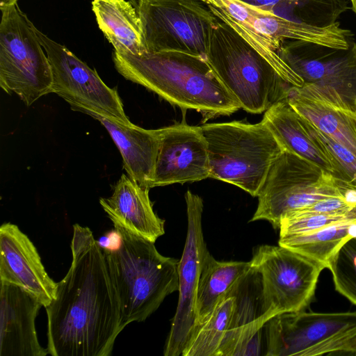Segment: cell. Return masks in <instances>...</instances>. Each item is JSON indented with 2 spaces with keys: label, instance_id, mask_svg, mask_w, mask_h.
Instances as JSON below:
<instances>
[{
  "label": "cell",
  "instance_id": "obj_7",
  "mask_svg": "<svg viewBox=\"0 0 356 356\" xmlns=\"http://www.w3.org/2000/svg\"><path fill=\"white\" fill-rule=\"evenodd\" d=\"M0 9V86L29 106L51 92V67L38 29L17 3Z\"/></svg>",
  "mask_w": 356,
  "mask_h": 356
},
{
  "label": "cell",
  "instance_id": "obj_6",
  "mask_svg": "<svg viewBox=\"0 0 356 356\" xmlns=\"http://www.w3.org/2000/svg\"><path fill=\"white\" fill-rule=\"evenodd\" d=\"M264 327L266 356H356V312H287Z\"/></svg>",
  "mask_w": 356,
  "mask_h": 356
},
{
  "label": "cell",
  "instance_id": "obj_33",
  "mask_svg": "<svg viewBox=\"0 0 356 356\" xmlns=\"http://www.w3.org/2000/svg\"><path fill=\"white\" fill-rule=\"evenodd\" d=\"M352 4V10L356 14V0H350Z\"/></svg>",
  "mask_w": 356,
  "mask_h": 356
},
{
  "label": "cell",
  "instance_id": "obj_14",
  "mask_svg": "<svg viewBox=\"0 0 356 356\" xmlns=\"http://www.w3.org/2000/svg\"><path fill=\"white\" fill-rule=\"evenodd\" d=\"M0 279L24 289L44 307L56 296L57 283L45 270L35 246L10 222L0 227Z\"/></svg>",
  "mask_w": 356,
  "mask_h": 356
},
{
  "label": "cell",
  "instance_id": "obj_16",
  "mask_svg": "<svg viewBox=\"0 0 356 356\" xmlns=\"http://www.w3.org/2000/svg\"><path fill=\"white\" fill-rule=\"evenodd\" d=\"M42 304L24 289L1 282L0 356H46L35 321Z\"/></svg>",
  "mask_w": 356,
  "mask_h": 356
},
{
  "label": "cell",
  "instance_id": "obj_2",
  "mask_svg": "<svg viewBox=\"0 0 356 356\" xmlns=\"http://www.w3.org/2000/svg\"><path fill=\"white\" fill-rule=\"evenodd\" d=\"M118 72L181 108L211 117L241 108L205 58L175 51L113 53Z\"/></svg>",
  "mask_w": 356,
  "mask_h": 356
},
{
  "label": "cell",
  "instance_id": "obj_30",
  "mask_svg": "<svg viewBox=\"0 0 356 356\" xmlns=\"http://www.w3.org/2000/svg\"><path fill=\"white\" fill-rule=\"evenodd\" d=\"M304 119L309 131L320 140L332 154L340 165L350 181L356 185V156L332 138L315 127L307 120Z\"/></svg>",
  "mask_w": 356,
  "mask_h": 356
},
{
  "label": "cell",
  "instance_id": "obj_23",
  "mask_svg": "<svg viewBox=\"0 0 356 356\" xmlns=\"http://www.w3.org/2000/svg\"><path fill=\"white\" fill-rule=\"evenodd\" d=\"M286 99L315 127L356 156V110L298 94L290 86Z\"/></svg>",
  "mask_w": 356,
  "mask_h": 356
},
{
  "label": "cell",
  "instance_id": "obj_13",
  "mask_svg": "<svg viewBox=\"0 0 356 356\" xmlns=\"http://www.w3.org/2000/svg\"><path fill=\"white\" fill-rule=\"evenodd\" d=\"M159 130L153 187L209 177L208 148L201 127L178 124Z\"/></svg>",
  "mask_w": 356,
  "mask_h": 356
},
{
  "label": "cell",
  "instance_id": "obj_32",
  "mask_svg": "<svg viewBox=\"0 0 356 356\" xmlns=\"http://www.w3.org/2000/svg\"><path fill=\"white\" fill-rule=\"evenodd\" d=\"M17 3V0H0V8L6 7Z\"/></svg>",
  "mask_w": 356,
  "mask_h": 356
},
{
  "label": "cell",
  "instance_id": "obj_27",
  "mask_svg": "<svg viewBox=\"0 0 356 356\" xmlns=\"http://www.w3.org/2000/svg\"><path fill=\"white\" fill-rule=\"evenodd\" d=\"M234 301V296L228 294L209 318L195 328L181 356H218L229 323Z\"/></svg>",
  "mask_w": 356,
  "mask_h": 356
},
{
  "label": "cell",
  "instance_id": "obj_11",
  "mask_svg": "<svg viewBox=\"0 0 356 356\" xmlns=\"http://www.w3.org/2000/svg\"><path fill=\"white\" fill-rule=\"evenodd\" d=\"M38 34L52 70L51 92L63 98L73 110H88L131 123L117 90L107 86L95 70L38 29Z\"/></svg>",
  "mask_w": 356,
  "mask_h": 356
},
{
  "label": "cell",
  "instance_id": "obj_20",
  "mask_svg": "<svg viewBox=\"0 0 356 356\" xmlns=\"http://www.w3.org/2000/svg\"><path fill=\"white\" fill-rule=\"evenodd\" d=\"M149 190L122 174L112 195L99 203L113 225L155 243L165 234V220L154 211Z\"/></svg>",
  "mask_w": 356,
  "mask_h": 356
},
{
  "label": "cell",
  "instance_id": "obj_17",
  "mask_svg": "<svg viewBox=\"0 0 356 356\" xmlns=\"http://www.w3.org/2000/svg\"><path fill=\"white\" fill-rule=\"evenodd\" d=\"M261 121L284 150L351 183L340 165L309 131L305 119L291 107L286 98L277 102L266 111Z\"/></svg>",
  "mask_w": 356,
  "mask_h": 356
},
{
  "label": "cell",
  "instance_id": "obj_8",
  "mask_svg": "<svg viewBox=\"0 0 356 356\" xmlns=\"http://www.w3.org/2000/svg\"><path fill=\"white\" fill-rule=\"evenodd\" d=\"M353 185L284 150L259 192L258 205L250 222L266 220L279 229L285 214L325 198L343 197L344 191Z\"/></svg>",
  "mask_w": 356,
  "mask_h": 356
},
{
  "label": "cell",
  "instance_id": "obj_22",
  "mask_svg": "<svg viewBox=\"0 0 356 356\" xmlns=\"http://www.w3.org/2000/svg\"><path fill=\"white\" fill-rule=\"evenodd\" d=\"M99 29L119 54L147 52L140 17L133 0H92Z\"/></svg>",
  "mask_w": 356,
  "mask_h": 356
},
{
  "label": "cell",
  "instance_id": "obj_19",
  "mask_svg": "<svg viewBox=\"0 0 356 356\" xmlns=\"http://www.w3.org/2000/svg\"><path fill=\"white\" fill-rule=\"evenodd\" d=\"M99 121L120 150L128 176L142 187L153 188L159 145V130L145 129L131 122L123 123L97 113L81 110Z\"/></svg>",
  "mask_w": 356,
  "mask_h": 356
},
{
  "label": "cell",
  "instance_id": "obj_24",
  "mask_svg": "<svg viewBox=\"0 0 356 356\" xmlns=\"http://www.w3.org/2000/svg\"><path fill=\"white\" fill-rule=\"evenodd\" d=\"M250 266V261H220L207 252L197 290L194 330L209 318Z\"/></svg>",
  "mask_w": 356,
  "mask_h": 356
},
{
  "label": "cell",
  "instance_id": "obj_1",
  "mask_svg": "<svg viewBox=\"0 0 356 356\" xmlns=\"http://www.w3.org/2000/svg\"><path fill=\"white\" fill-rule=\"evenodd\" d=\"M72 260L45 307L52 356H109L124 327L103 248L87 227L73 225Z\"/></svg>",
  "mask_w": 356,
  "mask_h": 356
},
{
  "label": "cell",
  "instance_id": "obj_31",
  "mask_svg": "<svg viewBox=\"0 0 356 356\" xmlns=\"http://www.w3.org/2000/svg\"><path fill=\"white\" fill-rule=\"evenodd\" d=\"M262 332L257 333L246 344L241 356L261 355Z\"/></svg>",
  "mask_w": 356,
  "mask_h": 356
},
{
  "label": "cell",
  "instance_id": "obj_28",
  "mask_svg": "<svg viewBox=\"0 0 356 356\" xmlns=\"http://www.w3.org/2000/svg\"><path fill=\"white\" fill-rule=\"evenodd\" d=\"M327 268L332 273L336 291L356 305V237L337 250Z\"/></svg>",
  "mask_w": 356,
  "mask_h": 356
},
{
  "label": "cell",
  "instance_id": "obj_26",
  "mask_svg": "<svg viewBox=\"0 0 356 356\" xmlns=\"http://www.w3.org/2000/svg\"><path fill=\"white\" fill-rule=\"evenodd\" d=\"M245 4L275 13L277 9H289L297 22L316 26L336 22L346 11L347 4L342 0H238Z\"/></svg>",
  "mask_w": 356,
  "mask_h": 356
},
{
  "label": "cell",
  "instance_id": "obj_25",
  "mask_svg": "<svg viewBox=\"0 0 356 356\" xmlns=\"http://www.w3.org/2000/svg\"><path fill=\"white\" fill-rule=\"evenodd\" d=\"M356 237V218L332 224L314 232L279 237L278 245L306 256L325 266L337 250Z\"/></svg>",
  "mask_w": 356,
  "mask_h": 356
},
{
  "label": "cell",
  "instance_id": "obj_5",
  "mask_svg": "<svg viewBox=\"0 0 356 356\" xmlns=\"http://www.w3.org/2000/svg\"><path fill=\"white\" fill-rule=\"evenodd\" d=\"M206 139L209 177L235 185L257 197L284 151L267 126L240 121L201 126Z\"/></svg>",
  "mask_w": 356,
  "mask_h": 356
},
{
  "label": "cell",
  "instance_id": "obj_9",
  "mask_svg": "<svg viewBox=\"0 0 356 356\" xmlns=\"http://www.w3.org/2000/svg\"><path fill=\"white\" fill-rule=\"evenodd\" d=\"M147 52L175 51L206 59L216 17L202 0H134Z\"/></svg>",
  "mask_w": 356,
  "mask_h": 356
},
{
  "label": "cell",
  "instance_id": "obj_15",
  "mask_svg": "<svg viewBox=\"0 0 356 356\" xmlns=\"http://www.w3.org/2000/svg\"><path fill=\"white\" fill-rule=\"evenodd\" d=\"M228 294L234 296V307L218 356H241L248 342L277 314L265 298L260 273L251 264Z\"/></svg>",
  "mask_w": 356,
  "mask_h": 356
},
{
  "label": "cell",
  "instance_id": "obj_3",
  "mask_svg": "<svg viewBox=\"0 0 356 356\" xmlns=\"http://www.w3.org/2000/svg\"><path fill=\"white\" fill-rule=\"evenodd\" d=\"M113 225L118 245L103 251L124 328L132 322L145 321L168 295L178 291L179 260L161 254L154 242Z\"/></svg>",
  "mask_w": 356,
  "mask_h": 356
},
{
  "label": "cell",
  "instance_id": "obj_34",
  "mask_svg": "<svg viewBox=\"0 0 356 356\" xmlns=\"http://www.w3.org/2000/svg\"><path fill=\"white\" fill-rule=\"evenodd\" d=\"M202 1H204V2H206L208 4L209 2V1H210V0H202Z\"/></svg>",
  "mask_w": 356,
  "mask_h": 356
},
{
  "label": "cell",
  "instance_id": "obj_10",
  "mask_svg": "<svg viewBox=\"0 0 356 356\" xmlns=\"http://www.w3.org/2000/svg\"><path fill=\"white\" fill-rule=\"evenodd\" d=\"M250 264L261 274L268 305L277 314L305 310L325 266L282 245H262Z\"/></svg>",
  "mask_w": 356,
  "mask_h": 356
},
{
  "label": "cell",
  "instance_id": "obj_18",
  "mask_svg": "<svg viewBox=\"0 0 356 356\" xmlns=\"http://www.w3.org/2000/svg\"><path fill=\"white\" fill-rule=\"evenodd\" d=\"M288 65L304 81L318 89L337 92L356 108V45L341 56L328 59L305 56L289 41L277 51Z\"/></svg>",
  "mask_w": 356,
  "mask_h": 356
},
{
  "label": "cell",
  "instance_id": "obj_29",
  "mask_svg": "<svg viewBox=\"0 0 356 356\" xmlns=\"http://www.w3.org/2000/svg\"><path fill=\"white\" fill-rule=\"evenodd\" d=\"M356 218V211L347 213H311L289 212L281 219L279 237L310 233L334 223Z\"/></svg>",
  "mask_w": 356,
  "mask_h": 356
},
{
  "label": "cell",
  "instance_id": "obj_12",
  "mask_svg": "<svg viewBox=\"0 0 356 356\" xmlns=\"http://www.w3.org/2000/svg\"><path fill=\"white\" fill-rule=\"evenodd\" d=\"M188 226L184 248L178 263L179 299L163 350L165 356H181L193 332L198 282L207 252L202 217L203 201L188 191L185 194Z\"/></svg>",
  "mask_w": 356,
  "mask_h": 356
},
{
  "label": "cell",
  "instance_id": "obj_21",
  "mask_svg": "<svg viewBox=\"0 0 356 356\" xmlns=\"http://www.w3.org/2000/svg\"><path fill=\"white\" fill-rule=\"evenodd\" d=\"M209 5L220 8L238 24L265 38L277 51L287 40L311 44L318 38V29L314 25L293 21L238 0H212Z\"/></svg>",
  "mask_w": 356,
  "mask_h": 356
},
{
  "label": "cell",
  "instance_id": "obj_4",
  "mask_svg": "<svg viewBox=\"0 0 356 356\" xmlns=\"http://www.w3.org/2000/svg\"><path fill=\"white\" fill-rule=\"evenodd\" d=\"M216 17L207 47V63L241 108L265 112L285 98L290 85L233 28Z\"/></svg>",
  "mask_w": 356,
  "mask_h": 356
}]
</instances>
